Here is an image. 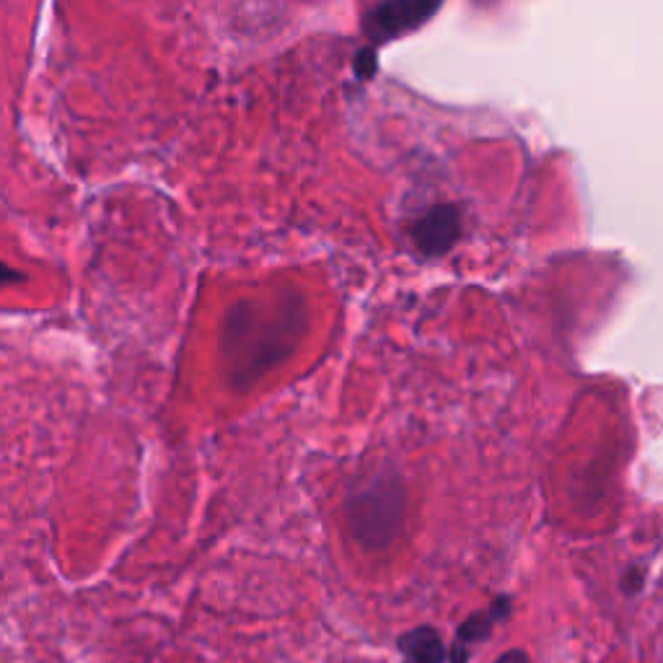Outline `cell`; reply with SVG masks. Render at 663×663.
I'll list each match as a JSON object with an SVG mask.
<instances>
[{"instance_id":"obj_3","label":"cell","mask_w":663,"mask_h":663,"mask_svg":"<svg viewBox=\"0 0 663 663\" xmlns=\"http://www.w3.org/2000/svg\"><path fill=\"white\" fill-rule=\"evenodd\" d=\"M19 280H21V276H19L17 270H11L9 265H3V262H0V288L19 283Z\"/></svg>"},{"instance_id":"obj_2","label":"cell","mask_w":663,"mask_h":663,"mask_svg":"<svg viewBox=\"0 0 663 663\" xmlns=\"http://www.w3.org/2000/svg\"><path fill=\"white\" fill-rule=\"evenodd\" d=\"M400 648L413 663H441L446 659L444 643H441L436 630L431 628H417L407 632V635L400 640Z\"/></svg>"},{"instance_id":"obj_1","label":"cell","mask_w":663,"mask_h":663,"mask_svg":"<svg viewBox=\"0 0 663 663\" xmlns=\"http://www.w3.org/2000/svg\"><path fill=\"white\" fill-rule=\"evenodd\" d=\"M436 9H428L423 3H394V6H379L369 19V32L376 37H392L407 32L410 27H417L421 21Z\"/></svg>"},{"instance_id":"obj_4","label":"cell","mask_w":663,"mask_h":663,"mask_svg":"<svg viewBox=\"0 0 663 663\" xmlns=\"http://www.w3.org/2000/svg\"><path fill=\"white\" fill-rule=\"evenodd\" d=\"M495 663H529V655L524 651H510V653H503Z\"/></svg>"}]
</instances>
